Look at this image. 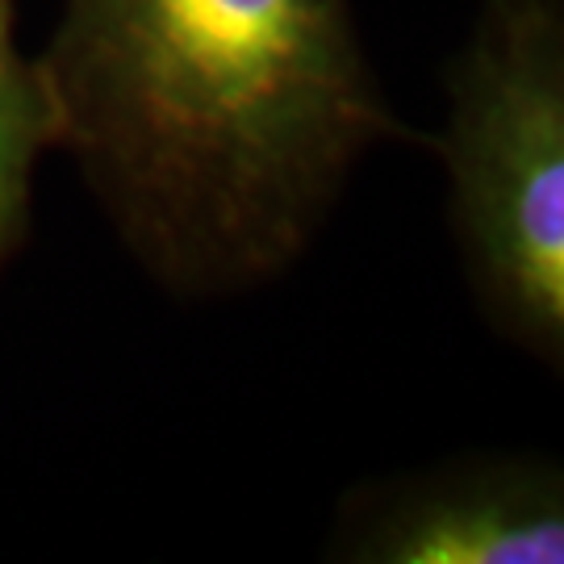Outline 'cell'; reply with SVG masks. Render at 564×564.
I'll return each mask as SVG.
<instances>
[{"label": "cell", "mask_w": 564, "mask_h": 564, "mask_svg": "<svg viewBox=\"0 0 564 564\" xmlns=\"http://www.w3.org/2000/svg\"><path fill=\"white\" fill-rule=\"evenodd\" d=\"M34 67L55 151L188 302L281 281L405 134L347 0H63Z\"/></svg>", "instance_id": "1"}, {"label": "cell", "mask_w": 564, "mask_h": 564, "mask_svg": "<svg viewBox=\"0 0 564 564\" xmlns=\"http://www.w3.org/2000/svg\"><path fill=\"white\" fill-rule=\"evenodd\" d=\"M447 223L481 318L564 360V0H477L447 63Z\"/></svg>", "instance_id": "2"}, {"label": "cell", "mask_w": 564, "mask_h": 564, "mask_svg": "<svg viewBox=\"0 0 564 564\" xmlns=\"http://www.w3.org/2000/svg\"><path fill=\"white\" fill-rule=\"evenodd\" d=\"M326 561L561 564L564 473L544 452H464L343 494Z\"/></svg>", "instance_id": "3"}, {"label": "cell", "mask_w": 564, "mask_h": 564, "mask_svg": "<svg viewBox=\"0 0 564 564\" xmlns=\"http://www.w3.org/2000/svg\"><path fill=\"white\" fill-rule=\"evenodd\" d=\"M42 151H55V121L34 55H21L18 18H0V272L30 226V184Z\"/></svg>", "instance_id": "4"}, {"label": "cell", "mask_w": 564, "mask_h": 564, "mask_svg": "<svg viewBox=\"0 0 564 564\" xmlns=\"http://www.w3.org/2000/svg\"><path fill=\"white\" fill-rule=\"evenodd\" d=\"M0 18H18V0H0Z\"/></svg>", "instance_id": "5"}]
</instances>
